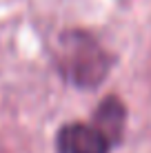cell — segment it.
Instances as JSON below:
<instances>
[{
    "mask_svg": "<svg viewBox=\"0 0 151 153\" xmlns=\"http://www.w3.org/2000/svg\"><path fill=\"white\" fill-rule=\"evenodd\" d=\"M54 60L65 82L76 89H98L109 78L116 56L85 29L62 31L56 42Z\"/></svg>",
    "mask_w": 151,
    "mask_h": 153,
    "instance_id": "6da1fadb",
    "label": "cell"
},
{
    "mask_svg": "<svg viewBox=\"0 0 151 153\" xmlns=\"http://www.w3.org/2000/svg\"><path fill=\"white\" fill-rule=\"evenodd\" d=\"M93 124L105 133V138L116 146L124 135V126H127V107L118 96H107L98 104L96 113H93Z\"/></svg>",
    "mask_w": 151,
    "mask_h": 153,
    "instance_id": "3957f363",
    "label": "cell"
},
{
    "mask_svg": "<svg viewBox=\"0 0 151 153\" xmlns=\"http://www.w3.org/2000/svg\"><path fill=\"white\" fill-rule=\"evenodd\" d=\"M56 149L58 153H109L111 142L96 124L71 122L58 131Z\"/></svg>",
    "mask_w": 151,
    "mask_h": 153,
    "instance_id": "7a4b0ae2",
    "label": "cell"
}]
</instances>
